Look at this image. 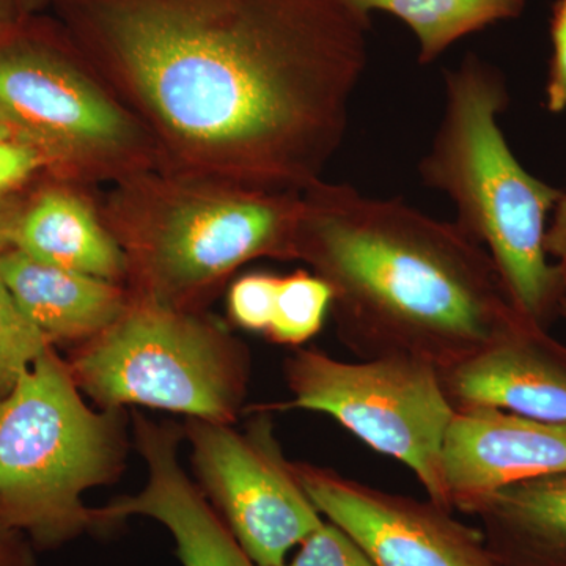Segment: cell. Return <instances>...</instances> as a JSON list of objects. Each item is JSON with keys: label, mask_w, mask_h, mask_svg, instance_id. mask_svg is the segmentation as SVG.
I'll list each match as a JSON object with an SVG mask.
<instances>
[{"label": "cell", "mask_w": 566, "mask_h": 566, "mask_svg": "<svg viewBox=\"0 0 566 566\" xmlns=\"http://www.w3.org/2000/svg\"><path fill=\"white\" fill-rule=\"evenodd\" d=\"M156 170L303 193L348 129L370 14L348 0H54Z\"/></svg>", "instance_id": "1"}, {"label": "cell", "mask_w": 566, "mask_h": 566, "mask_svg": "<svg viewBox=\"0 0 566 566\" xmlns=\"http://www.w3.org/2000/svg\"><path fill=\"white\" fill-rule=\"evenodd\" d=\"M296 260L329 285L335 333L363 359L412 357L447 370L524 318L458 223L353 186L322 180L303 192Z\"/></svg>", "instance_id": "2"}, {"label": "cell", "mask_w": 566, "mask_h": 566, "mask_svg": "<svg viewBox=\"0 0 566 566\" xmlns=\"http://www.w3.org/2000/svg\"><path fill=\"white\" fill-rule=\"evenodd\" d=\"M506 103L504 77L476 55L447 71L444 114L420 177L455 205L458 226L491 256L513 307L547 329L566 296L545 248L564 191L517 161L499 125Z\"/></svg>", "instance_id": "3"}, {"label": "cell", "mask_w": 566, "mask_h": 566, "mask_svg": "<svg viewBox=\"0 0 566 566\" xmlns=\"http://www.w3.org/2000/svg\"><path fill=\"white\" fill-rule=\"evenodd\" d=\"M303 193L153 170L117 182L102 216L128 264L129 300L200 312L243 264L296 260Z\"/></svg>", "instance_id": "4"}, {"label": "cell", "mask_w": 566, "mask_h": 566, "mask_svg": "<svg viewBox=\"0 0 566 566\" xmlns=\"http://www.w3.org/2000/svg\"><path fill=\"white\" fill-rule=\"evenodd\" d=\"M126 422L125 409L88 405L50 346L0 401V521L39 549L107 531L82 495L120 476Z\"/></svg>", "instance_id": "5"}, {"label": "cell", "mask_w": 566, "mask_h": 566, "mask_svg": "<svg viewBox=\"0 0 566 566\" xmlns=\"http://www.w3.org/2000/svg\"><path fill=\"white\" fill-rule=\"evenodd\" d=\"M66 364L96 408L144 406L218 423L237 422L252 374L248 346L223 324L133 300Z\"/></svg>", "instance_id": "6"}, {"label": "cell", "mask_w": 566, "mask_h": 566, "mask_svg": "<svg viewBox=\"0 0 566 566\" xmlns=\"http://www.w3.org/2000/svg\"><path fill=\"white\" fill-rule=\"evenodd\" d=\"M0 122L70 180L117 185L156 170L150 137L66 33L20 28L0 43Z\"/></svg>", "instance_id": "7"}, {"label": "cell", "mask_w": 566, "mask_h": 566, "mask_svg": "<svg viewBox=\"0 0 566 566\" xmlns=\"http://www.w3.org/2000/svg\"><path fill=\"white\" fill-rule=\"evenodd\" d=\"M283 374L292 400L255 409H304L333 417L375 452L411 469L428 499L453 512L442 449L455 408L438 368L403 356L346 363L314 348L293 353Z\"/></svg>", "instance_id": "8"}, {"label": "cell", "mask_w": 566, "mask_h": 566, "mask_svg": "<svg viewBox=\"0 0 566 566\" xmlns=\"http://www.w3.org/2000/svg\"><path fill=\"white\" fill-rule=\"evenodd\" d=\"M243 431L234 423L186 419L200 490L259 566H283L326 517L283 455L271 412L255 409Z\"/></svg>", "instance_id": "9"}, {"label": "cell", "mask_w": 566, "mask_h": 566, "mask_svg": "<svg viewBox=\"0 0 566 566\" xmlns=\"http://www.w3.org/2000/svg\"><path fill=\"white\" fill-rule=\"evenodd\" d=\"M293 464L318 512L376 566H501L480 528L430 499L387 493L333 469Z\"/></svg>", "instance_id": "10"}, {"label": "cell", "mask_w": 566, "mask_h": 566, "mask_svg": "<svg viewBox=\"0 0 566 566\" xmlns=\"http://www.w3.org/2000/svg\"><path fill=\"white\" fill-rule=\"evenodd\" d=\"M133 424L134 444L147 468V483L140 493L123 495L98 509L107 531L132 516L151 517L174 536L182 566H259L182 469V428L142 415H134Z\"/></svg>", "instance_id": "11"}, {"label": "cell", "mask_w": 566, "mask_h": 566, "mask_svg": "<svg viewBox=\"0 0 566 566\" xmlns=\"http://www.w3.org/2000/svg\"><path fill=\"white\" fill-rule=\"evenodd\" d=\"M453 510L499 488L566 472V424L495 408L455 409L442 449Z\"/></svg>", "instance_id": "12"}, {"label": "cell", "mask_w": 566, "mask_h": 566, "mask_svg": "<svg viewBox=\"0 0 566 566\" xmlns=\"http://www.w3.org/2000/svg\"><path fill=\"white\" fill-rule=\"evenodd\" d=\"M439 376L455 409L495 408L566 424V345L526 318Z\"/></svg>", "instance_id": "13"}, {"label": "cell", "mask_w": 566, "mask_h": 566, "mask_svg": "<svg viewBox=\"0 0 566 566\" xmlns=\"http://www.w3.org/2000/svg\"><path fill=\"white\" fill-rule=\"evenodd\" d=\"M0 273L22 314L50 344H84L123 315L120 283L36 262L20 249L0 253Z\"/></svg>", "instance_id": "14"}, {"label": "cell", "mask_w": 566, "mask_h": 566, "mask_svg": "<svg viewBox=\"0 0 566 566\" xmlns=\"http://www.w3.org/2000/svg\"><path fill=\"white\" fill-rule=\"evenodd\" d=\"M501 566H566V472L499 488L465 509Z\"/></svg>", "instance_id": "15"}, {"label": "cell", "mask_w": 566, "mask_h": 566, "mask_svg": "<svg viewBox=\"0 0 566 566\" xmlns=\"http://www.w3.org/2000/svg\"><path fill=\"white\" fill-rule=\"evenodd\" d=\"M13 248L36 262L120 285L128 273L125 253L102 216L69 189L41 193L22 212Z\"/></svg>", "instance_id": "16"}, {"label": "cell", "mask_w": 566, "mask_h": 566, "mask_svg": "<svg viewBox=\"0 0 566 566\" xmlns=\"http://www.w3.org/2000/svg\"><path fill=\"white\" fill-rule=\"evenodd\" d=\"M364 13L403 21L419 43V62H434L453 43L499 21L513 20L528 0H348Z\"/></svg>", "instance_id": "17"}, {"label": "cell", "mask_w": 566, "mask_h": 566, "mask_svg": "<svg viewBox=\"0 0 566 566\" xmlns=\"http://www.w3.org/2000/svg\"><path fill=\"white\" fill-rule=\"evenodd\" d=\"M333 292L319 275L308 271L279 279L273 322L266 337L279 345L300 346L322 331L331 314Z\"/></svg>", "instance_id": "18"}, {"label": "cell", "mask_w": 566, "mask_h": 566, "mask_svg": "<svg viewBox=\"0 0 566 566\" xmlns=\"http://www.w3.org/2000/svg\"><path fill=\"white\" fill-rule=\"evenodd\" d=\"M50 346L14 303L0 273V401Z\"/></svg>", "instance_id": "19"}, {"label": "cell", "mask_w": 566, "mask_h": 566, "mask_svg": "<svg viewBox=\"0 0 566 566\" xmlns=\"http://www.w3.org/2000/svg\"><path fill=\"white\" fill-rule=\"evenodd\" d=\"M279 275L253 273L238 279L229 293V314L237 326L266 334L273 322Z\"/></svg>", "instance_id": "20"}, {"label": "cell", "mask_w": 566, "mask_h": 566, "mask_svg": "<svg viewBox=\"0 0 566 566\" xmlns=\"http://www.w3.org/2000/svg\"><path fill=\"white\" fill-rule=\"evenodd\" d=\"M283 566H376L340 527L331 521L297 546Z\"/></svg>", "instance_id": "21"}, {"label": "cell", "mask_w": 566, "mask_h": 566, "mask_svg": "<svg viewBox=\"0 0 566 566\" xmlns=\"http://www.w3.org/2000/svg\"><path fill=\"white\" fill-rule=\"evenodd\" d=\"M553 62L546 87L547 111L560 114L566 109V0H557L551 21Z\"/></svg>", "instance_id": "22"}, {"label": "cell", "mask_w": 566, "mask_h": 566, "mask_svg": "<svg viewBox=\"0 0 566 566\" xmlns=\"http://www.w3.org/2000/svg\"><path fill=\"white\" fill-rule=\"evenodd\" d=\"M44 166L35 148L18 139L0 142V196Z\"/></svg>", "instance_id": "23"}, {"label": "cell", "mask_w": 566, "mask_h": 566, "mask_svg": "<svg viewBox=\"0 0 566 566\" xmlns=\"http://www.w3.org/2000/svg\"><path fill=\"white\" fill-rule=\"evenodd\" d=\"M545 248L547 255L556 264L558 275L566 289V191L562 192L560 200L551 214Z\"/></svg>", "instance_id": "24"}, {"label": "cell", "mask_w": 566, "mask_h": 566, "mask_svg": "<svg viewBox=\"0 0 566 566\" xmlns=\"http://www.w3.org/2000/svg\"><path fill=\"white\" fill-rule=\"evenodd\" d=\"M0 566H36L35 546L17 528L0 521Z\"/></svg>", "instance_id": "25"}, {"label": "cell", "mask_w": 566, "mask_h": 566, "mask_svg": "<svg viewBox=\"0 0 566 566\" xmlns=\"http://www.w3.org/2000/svg\"><path fill=\"white\" fill-rule=\"evenodd\" d=\"M22 212L13 202L0 199V253L13 248Z\"/></svg>", "instance_id": "26"}, {"label": "cell", "mask_w": 566, "mask_h": 566, "mask_svg": "<svg viewBox=\"0 0 566 566\" xmlns=\"http://www.w3.org/2000/svg\"><path fill=\"white\" fill-rule=\"evenodd\" d=\"M22 14L10 0H0V43L21 28Z\"/></svg>", "instance_id": "27"}, {"label": "cell", "mask_w": 566, "mask_h": 566, "mask_svg": "<svg viewBox=\"0 0 566 566\" xmlns=\"http://www.w3.org/2000/svg\"><path fill=\"white\" fill-rule=\"evenodd\" d=\"M10 2L13 3V6L17 7V10L20 11L22 17H24V13H28L29 10L35 9L41 0H10Z\"/></svg>", "instance_id": "28"}, {"label": "cell", "mask_w": 566, "mask_h": 566, "mask_svg": "<svg viewBox=\"0 0 566 566\" xmlns=\"http://www.w3.org/2000/svg\"><path fill=\"white\" fill-rule=\"evenodd\" d=\"M11 139H17V137H14L13 133L10 132L9 126L3 125V123L0 122V142Z\"/></svg>", "instance_id": "29"}, {"label": "cell", "mask_w": 566, "mask_h": 566, "mask_svg": "<svg viewBox=\"0 0 566 566\" xmlns=\"http://www.w3.org/2000/svg\"><path fill=\"white\" fill-rule=\"evenodd\" d=\"M560 315H564L566 318V296L565 300L562 301Z\"/></svg>", "instance_id": "30"}]
</instances>
